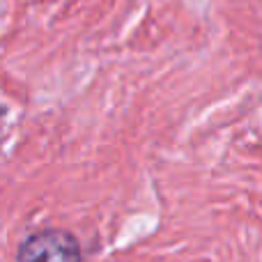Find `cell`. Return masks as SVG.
I'll return each mask as SVG.
<instances>
[{
    "mask_svg": "<svg viewBox=\"0 0 262 262\" xmlns=\"http://www.w3.org/2000/svg\"><path fill=\"white\" fill-rule=\"evenodd\" d=\"M16 262H81V249L72 232L51 228L28 237Z\"/></svg>",
    "mask_w": 262,
    "mask_h": 262,
    "instance_id": "6da1fadb",
    "label": "cell"
}]
</instances>
